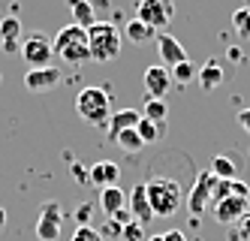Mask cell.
I'll list each match as a JSON object with an SVG mask.
<instances>
[{"label":"cell","instance_id":"1","mask_svg":"<svg viewBox=\"0 0 250 241\" xmlns=\"http://www.w3.org/2000/svg\"><path fill=\"white\" fill-rule=\"evenodd\" d=\"M145 196H148V205L154 211V217H172L178 214V208L184 205V190L175 178L166 175H154L145 184Z\"/></svg>","mask_w":250,"mask_h":241},{"label":"cell","instance_id":"2","mask_svg":"<svg viewBox=\"0 0 250 241\" xmlns=\"http://www.w3.org/2000/svg\"><path fill=\"white\" fill-rule=\"evenodd\" d=\"M51 51L66 64H84L91 61V48H87V30L79 24H66L58 30V36L51 40Z\"/></svg>","mask_w":250,"mask_h":241},{"label":"cell","instance_id":"3","mask_svg":"<svg viewBox=\"0 0 250 241\" xmlns=\"http://www.w3.org/2000/svg\"><path fill=\"white\" fill-rule=\"evenodd\" d=\"M87 48H91V61L109 64L121 54V30L112 22H97L87 27Z\"/></svg>","mask_w":250,"mask_h":241},{"label":"cell","instance_id":"4","mask_svg":"<svg viewBox=\"0 0 250 241\" xmlns=\"http://www.w3.org/2000/svg\"><path fill=\"white\" fill-rule=\"evenodd\" d=\"M76 112L84 124L91 127H105L112 118V97L103 88H84L76 97Z\"/></svg>","mask_w":250,"mask_h":241},{"label":"cell","instance_id":"5","mask_svg":"<svg viewBox=\"0 0 250 241\" xmlns=\"http://www.w3.org/2000/svg\"><path fill=\"white\" fill-rule=\"evenodd\" d=\"M172 12H175L172 0H139V6H136V18L142 24H148L151 30L166 27L172 22Z\"/></svg>","mask_w":250,"mask_h":241},{"label":"cell","instance_id":"6","mask_svg":"<svg viewBox=\"0 0 250 241\" xmlns=\"http://www.w3.org/2000/svg\"><path fill=\"white\" fill-rule=\"evenodd\" d=\"M21 58L30 69H40V66H51V58H55V51H51V40L42 33H30L24 36V43H21Z\"/></svg>","mask_w":250,"mask_h":241},{"label":"cell","instance_id":"7","mask_svg":"<svg viewBox=\"0 0 250 241\" xmlns=\"http://www.w3.org/2000/svg\"><path fill=\"white\" fill-rule=\"evenodd\" d=\"M214 184H217V178L211 175V169H202L199 175H196V184H193V190L190 196L184 199V205L193 217H199L205 211V205L211 202V193H214Z\"/></svg>","mask_w":250,"mask_h":241},{"label":"cell","instance_id":"8","mask_svg":"<svg viewBox=\"0 0 250 241\" xmlns=\"http://www.w3.org/2000/svg\"><path fill=\"white\" fill-rule=\"evenodd\" d=\"M61 226H63V208L58 202H45L40 208V217H37V238L40 241H58Z\"/></svg>","mask_w":250,"mask_h":241},{"label":"cell","instance_id":"9","mask_svg":"<svg viewBox=\"0 0 250 241\" xmlns=\"http://www.w3.org/2000/svg\"><path fill=\"white\" fill-rule=\"evenodd\" d=\"M247 211H250V199H244V196H226L220 202H214V217H217V223H223V226L238 223Z\"/></svg>","mask_w":250,"mask_h":241},{"label":"cell","instance_id":"10","mask_svg":"<svg viewBox=\"0 0 250 241\" xmlns=\"http://www.w3.org/2000/svg\"><path fill=\"white\" fill-rule=\"evenodd\" d=\"M58 85H61V72L55 66H40V69L24 72V88L33 90V94H42V90H51Z\"/></svg>","mask_w":250,"mask_h":241},{"label":"cell","instance_id":"11","mask_svg":"<svg viewBox=\"0 0 250 241\" xmlns=\"http://www.w3.org/2000/svg\"><path fill=\"white\" fill-rule=\"evenodd\" d=\"M145 90H148V97L163 100L169 90H172V76H169V69H166V66H148V69H145Z\"/></svg>","mask_w":250,"mask_h":241},{"label":"cell","instance_id":"12","mask_svg":"<svg viewBox=\"0 0 250 241\" xmlns=\"http://www.w3.org/2000/svg\"><path fill=\"white\" fill-rule=\"evenodd\" d=\"M87 175H91V184L94 187H112V184H118V175H121V169H118V163H112V160H100V163H94V166H87Z\"/></svg>","mask_w":250,"mask_h":241},{"label":"cell","instance_id":"13","mask_svg":"<svg viewBox=\"0 0 250 241\" xmlns=\"http://www.w3.org/2000/svg\"><path fill=\"white\" fill-rule=\"evenodd\" d=\"M130 217L133 220H139L142 226L148 223V220H154V211H151V205H148V196H145V184H139V187H133L130 190Z\"/></svg>","mask_w":250,"mask_h":241},{"label":"cell","instance_id":"14","mask_svg":"<svg viewBox=\"0 0 250 241\" xmlns=\"http://www.w3.org/2000/svg\"><path fill=\"white\" fill-rule=\"evenodd\" d=\"M157 45H160V58H163L169 66H175V64L187 61V51H184V45L178 43L172 33H157Z\"/></svg>","mask_w":250,"mask_h":241},{"label":"cell","instance_id":"15","mask_svg":"<svg viewBox=\"0 0 250 241\" xmlns=\"http://www.w3.org/2000/svg\"><path fill=\"white\" fill-rule=\"evenodd\" d=\"M100 208L105 211V217H112L115 211L127 208V193H124L118 184H112V187H103V190H100Z\"/></svg>","mask_w":250,"mask_h":241},{"label":"cell","instance_id":"16","mask_svg":"<svg viewBox=\"0 0 250 241\" xmlns=\"http://www.w3.org/2000/svg\"><path fill=\"white\" fill-rule=\"evenodd\" d=\"M142 112H136V109H121V112H115L109 118V124H105V133H109V139H115L121 130H133L139 124Z\"/></svg>","mask_w":250,"mask_h":241},{"label":"cell","instance_id":"17","mask_svg":"<svg viewBox=\"0 0 250 241\" xmlns=\"http://www.w3.org/2000/svg\"><path fill=\"white\" fill-rule=\"evenodd\" d=\"M223 66L217 64V61H208L199 72H196V79H199V85H202V90H214V88H220L223 85Z\"/></svg>","mask_w":250,"mask_h":241},{"label":"cell","instance_id":"18","mask_svg":"<svg viewBox=\"0 0 250 241\" xmlns=\"http://www.w3.org/2000/svg\"><path fill=\"white\" fill-rule=\"evenodd\" d=\"M69 9H73V24H79V27H84V30L91 27V24H97L91 0H69Z\"/></svg>","mask_w":250,"mask_h":241},{"label":"cell","instance_id":"19","mask_svg":"<svg viewBox=\"0 0 250 241\" xmlns=\"http://www.w3.org/2000/svg\"><path fill=\"white\" fill-rule=\"evenodd\" d=\"M21 22L15 15H6L3 22H0V43L3 45H21Z\"/></svg>","mask_w":250,"mask_h":241},{"label":"cell","instance_id":"20","mask_svg":"<svg viewBox=\"0 0 250 241\" xmlns=\"http://www.w3.org/2000/svg\"><path fill=\"white\" fill-rule=\"evenodd\" d=\"M121 36H127L130 43H148V40H154V36H157V30H151L148 24H142L139 18H130V22L124 24V33Z\"/></svg>","mask_w":250,"mask_h":241},{"label":"cell","instance_id":"21","mask_svg":"<svg viewBox=\"0 0 250 241\" xmlns=\"http://www.w3.org/2000/svg\"><path fill=\"white\" fill-rule=\"evenodd\" d=\"M112 142L121 148L124 154H139L142 148H145V142H142V139H139V133H136V127H133V130H121V133H118Z\"/></svg>","mask_w":250,"mask_h":241},{"label":"cell","instance_id":"22","mask_svg":"<svg viewBox=\"0 0 250 241\" xmlns=\"http://www.w3.org/2000/svg\"><path fill=\"white\" fill-rule=\"evenodd\" d=\"M142 118H148V121H154V124L163 127V121L169 118V106H166L163 100L148 97V100H145V112H142Z\"/></svg>","mask_w":250,"mask_h":241},{"label":"cell","instance_id":"23","mask_svg":"<svg viewBox=\"0 0 250 241\" xmlns=\"http://www.w3.org/2000/svg\"><path fill=\"white\" fill-rule=\"evenodd\" d=\"M211 175L214 178H223V181H232L238 175V169H235V163H232L229 157H214L211 160Z\"/></svg>","mask_w":250,"mask_h":241},{"label":"cell","instance_id":"24","mask_svg":"<svg viewBox=\"0 0 250 241\" xmlns=\"http://www.w3.org/2000/svg\"><path fill=\"white\" fill-rule=\"evenodd\" d=\"M196 72H199V69H196L190 61H181V64H175V66L169 69V76H172V85H175V82H178V85H187V82L196 79Z\"/></svg>","mask_w":250,"mask_h":241},{"label":"cell","instance_id":"25","mask_svg":"<svg viewBox=\"0 0 250 241\" xmlns=\"http://www.w3.org/2000/svg\"><path fill=\"white\" fill-rule=\"evenodd\" d=\"M160 130H163V127L148 121V118H139V124H136V133H139V139L145 142V145H154L160 139Z\"/></svg>","mask_w":250,"mask_h":241},{"label":"cell","instance_id":"26","mask_svg":"<svg viewBox=\"0 0 250 241\" xmlns=\"http://www.w3.org/2000/svg\"><path fill=\"white\" fill-rule=\"evenodd\" d=\"M232 27H235L241 40H250V6H241L232 12Z\"/></svg>","mask_w":250,"mask_h":241},{"label":"cell","instance_id":"27","mask_svg":"<svg viewBox=\"0 0 250 241\" xmlns=\"http://www.w3.org/2000/svg\"><path fill=\"white\" fill-rule=\"evenodd\" d=\"M121 241H145V226H142L139 220H130L121 232Z\"/></svg>","mask_w":250,"mask_h":241},{"label":"cell","instance_id":"28","mask_svg":"<svg viewBox=\"0 0 250 241\" xmlns=\"http://www.w3.org/2000/svg\"><path fill=\"white\" fill-rule=\"evenodd\" d=\"M121 232H124V226L115 223L112 217H105V223H103V229H100V238H103V241H105V238H121Z\"/></svg>","mask_w":250,"mask_h":241},{"label":"cell","instance_id":"29","mask_svg":"<svg viewBox=\"0 0 250 241\" xmlns=\"http://www.w3.org/2000/svg\"><path fill=\"white\" fill-rule=\"evenodd\" d=\"M232 241H250V211L238 220V229L232 232Z\"/></svg>","mask_w":250,"mask_h":241},{"label":"cell","instance_id":"30","mask_svg":"<svg viewBox=\"0 0 250 241\" xmlns=\"http://www.w3.org/2000/svg\"><path fill=\"white\" fill-rule=\"evenodd\" d=\"M69 175H73V181H79V184H91V175H87L84 163H73L69 166Z\"/></svg>","mask_w":250,"mask_h":241},{"label":"cell","instance_id":"31","mask_svg":"<svg viewBox=\"0 0 250 241\" xmlns=\"http://www.w3.org/2000/svg\"><path fill=\"white\" fill-rule=\"evenodd\" d=\"M73 241H103V238H100V232L91 229V226H79V229L73 232Z\"/></svg>","mask_w":250,"mask_h":241},{"label":"cell","instance_id":"32","mask_svg":"<svg viewBox=\"0 0 250 241\" xmlns=\"http://www.w3.org/2000/svg\"><path fill=\"white\" fill-rule=\"evenodd\" d=\"M87 220H91V205L76 208V223H79V226H87Z\"/></svg>","mask_w":250,"mask_h":241},{"label":"cell","instance_id":"33","mask_svg":"<svg viewBox=\"0 0 250 241\" xmlns=\"http://www.w3.org/2000/svg\"><path fill=\"white\" fill-rule=\"evenodd\" d=\"M238 124H241L244 133H250V109H241L238 112Z\"/></svg>","mask_w":250,"mask_h":241},{"label":"cell","instance_id":"34","mask_svg":"<svg viewBox=\"0 0 250 241\" xmlns=\"http://www.w3.org/2000/svg\"><path fill=\"white\" fill-rule=\"evenodd\" d=\"M163 241H187V238H184V232H181V229H172V232H166V235H163Z\"/></svg>","mask_w":250,"mask_h":241},{"label":"cell","instance_id":"35","mask_svg":"<svg viewBox=\"0 0 250 241\" xmlns=\"http://www.w3.org/2000/svg\"><path fill=\"white\" fill-rule=\"evenodd\" d=\"M3 226H6V211L0 208V229H3Z\"/></svg>","mask_w":250,"mask_h":241},{"label":"cell","instance_id":"36","mask_svg":"<svg viewBox=\"0 0 250 241\" xmlns=\"http://www.w3.org/2000/svg\"><path fill=\"white\" fill-rule=\"evenodd\" d=\"M145 241H163V235H151V238H145Z\"/></svg>","mask_w":250,"mask_h":241},{"label":"cell","instance_id":"37","mask_svg":"<svg viewBox=\"0 0 250 241\" xmlns=\"http://www.w3.org/2000/svg\"><path fill=\"white\" fill-rule=\"evenodd\" d=\"M172 3H175V0H172Z\"/></svg>","mask_w":250,"mask_h":241}]
</instances>
